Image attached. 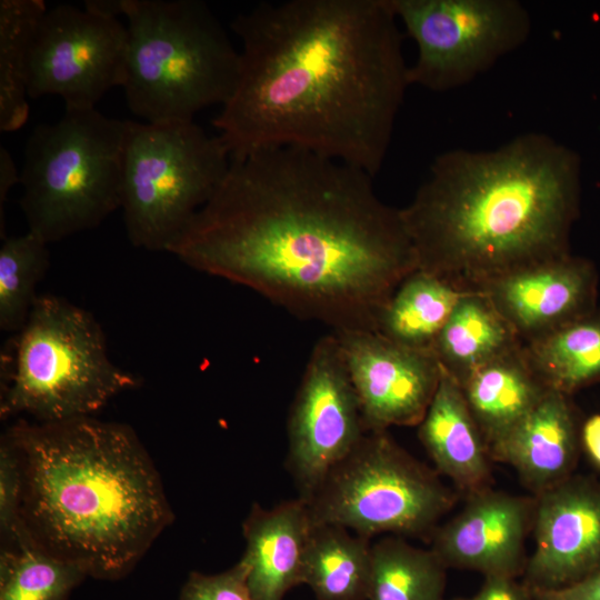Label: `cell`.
Wrapping results in <instances>:
<instances>
[{"instance_id":"1","label":"cell","mask_w":600,"mask_h":600,"mask_svg":"<svg viewBox=\"0 0 600 600\" xmlns=\"http://www.w3.org/2000/svg\"><path fill=\"white\" fill-rule=\"evenodd\" d=\"M372 179L293 147L230 157L169 253L333 332L377 331L418 264L400 209L379 198Z\"/></svg>"},{"instance_id":"2","label":"cell","mask_w":600,"mask_h":600,"mask_svg":"<svg viewBox=\"0 0 600 600\" xmlns=\"http://www.w3.org/2000/svg\"><path fill=\"white\" fill-rule=\"evenodd\" d=\"M391 0L261 2L231 28L234 90L212 120L230 157L293 147L374 177L409 80Z\"/></svg>"},{"instance_id":"3","label":"cell","mask_w":600,"mask_h":600,"mask_svg":"<svg viewBox=\"0 0 600 600\" xmlns=\"http://www.w3.org/2000/svg\"><path fill=\"white\" fill-rule=\"evenodd\" d=\"M579 199V157L526 132L492 150L438 154L400 213L418 269L472 292L570 253Z\"/></svg>"},{"instance_id":"4","label":"cell","mask_w":600,"mask_h":600,"mask_svg":"<svg viewBox=\"0 0 600 600\" xmlns=\"http://www.w3.org/2000/svg\"><path fill=\"white\" fill-rule=\"evenodd\" d=\"M2 436L20 461L24 531L88 577L128 576L172 523L161 477L130 426L20 419Z\"/></svg>"},{"instance_id":"5","label":"cell","mask_w":600,"mask_h":600,"mask_svg":"<svg viewBox=\"0 0 600 600\" xmlns=\"http://www.w3.org/2000/svg\"><path fill=\"white\" fill-rule=\"evenodd\" d=\"M127 19L123 89L146 122L191 121L223 106L239 74L240 52L201 0H122Z\"/></svg>"},{"instance_id":"6","label":"cell","mask_w":600,"mask_h":600,"mask_svg":"<svg viewBox=\"0 0 600 600\" xmlns=\"http://www.w3.org/2000/svg\"><path fill=\"white\" fill-rule=\"evenodd\" d=\"M140 383L112 361L89 311L56 294H39L2 353L0 417L54 422L93 416Z\"/></svg>"},{"instance_id":"7","label":"cell","mask_w":600,"mask_h":600,"mask_svg":"<svg viewBox=\"0 0 600 600\" xmlns=\"http://www.w3.org/2000/svg\"><path fill=\"white\" fill-rule=\"evenodd\" d=\"M128 120L96 108L66 109L38 124L24 148L20 207L49 244L98 227L120 208Z\"/></svg>"},{"instance_id":"8","label":"cell","mask_w":600,"mask_h":600,"mask_svg":"<svg viewBox=\"0 0 600 600\" xmlns=\"http://www.w3.org/2000/svg\"><path fill=\"white\" fill-rule=\"evenodd\" d=\"M229 164L220 137L193 120H128L120 208L131 244L169 252Z\"/></svg>"},{"instance_id":"9","label":"cell","mask_w":600,"mask_h":600,"mask_svg":"<svg viewBox=\"0 0 600 600\" xmlns=\"http://www.w3.org/2000/svg\"><path fill=\"white\" fill-rule=\"evenodd\" d=\"M456 500L438 472L388 431H369L304 501L314 523L340 526L368 539L381 533L429 539Z\"/></svg>"},{"instance_id":"10","label":"cell","mask_w":600,"mask_h":600,"mask_svg":"<svg viewBox=\"0 0 600 600\" xmlns=\"http://www.w3.org/2000/svg\"><path fill=\"white\" fill-rule=\"evenodd\" d=\"M416 43L410 84L446 92L473 81L526 43L532 21L518 0H391Z\"/></svg>"},{"instance_id":"11","label":"cell","mask_w":600,"mask_h":600,"mask_svg":"<svg viewBox=\"0 0 600 600\" xmlns=\"http://www.w3.org/2000/svg\"><path fill=\"white\" fill-rule=\"evenodd\" d=\"M127 26L100 0L58 4L38 22L29 53L28 97L63 99L66 109L94 108L123 86Z\"/></svg>"},{"instance_id":"12","label":"cell","mask_w":600,"mask_h":600,"mask_svg":"<svg viewBox=\"0 0 600 600\" xmlns=\"http://www.w3.org/2000/svg\"><path fill=\"white\" fill-rule=\"evenodd\" d=\"M286 467L308 500L366 433L360 404L336 334L313 346L291 403Z\"/></svg>"},{"instance_id":"13","label":"cell","mask_w":600,"mask_h":600,"mask_svg":"<svg viewBox=\"0 0 600 600\" xmlns=\"http://www.w3.org/2000/svg\"><path fill=\"white\" fill-rule=\"evenodd\" d=\"M333 333L358 396L366 432L419 426L440 381L441 366L434 353L396 343L376 331Z\"/></svg>"},{"instance_id":"14","label":"cell","mask_w":600,"mask_h":600,"mask_svg":"<svg viewBox=\"0 0 600 600\" xmlns=\"http://www.w3.org/2000/svg\"><path fill=\"white\" fill-rule=\"evenodd\" d=\"M534 499L536 546L522 582L553 590L600 569V483L571 476Z\"/></svg>"},{"instance_id":"15","label":"cell","mask_w":600,"mask_h":600,"mask_svg":"<svg viewBox=\"0 0 600 600\" xmlns=\"http://www.w3.org/2000/svg\"><path fill=\"white\" fill-rule=\"evenodd\" d=\"M534 504V497L492 488L468 496L463 509L434 529L429 538L430 549L447 569L478 571L484 577L522 576Z\"/></svg>"},{"instance_id":"16","label":"cell","mask_w":600,"mask_h":600,"mask_svg":"<svg viewBox=\"0 0 600 600\" xmlns=\"http://www.w3.org/2000/svg\"><path fill=\"white\" fill-rule=\"evenodd\" d=\"M481 292L526 343L592 312L598 274L592 262L568 253L504 276Z\"/></svg>"},{"instance_id":"17","label":"cell","mask_w":600,"mask_h":600,"mask_svg":"<svg viewBox=\"0 0 600 600\" xmlns=\"http://www.w3.org/2000/svg\"><path fill=\"white\" fill-rule=\"evenodd\" d=\"M580 427L570 396L549 389L490 449V457L512 466L536 497L573 476Z\"/></svg>"},{"instance_id":"18","label":"cell","mask_w":600,"mask_h":600,"mask_svg":"<svg viewBox=\"0 0 600 600\" xmlns=\"http://www.w3.org/2000/svg\"><path fill=\"white\" fill-rule=\"evenodd\" d=\"M313 526L308 503L299 497L271 509L252 504L242 523L246 549L240 560L248 569L254 600H283L289 590L302 584Z\"/></svg>"},{"instance_id":"19","label":"cell","mask_w":600,"mask_h":600,"mask_svg":"<svg viewBox=\"0 0 600 600\" xmlns=\"http://www.w3.org/2000/svg\"><path fill=\"white\" fill-rule=\"evenodd\" d=\"M418 436L437 472L466 497L491 488V457L459 382L441 367L433 399Z\"/></svg>"},{"instance_id":"20","label":"cell","mask_w":600,"mask_h":600,"mask_svg":"<svg viewBox=\"0 0 600 600\" xmlns=\"http://www.w3.org/2000/svg\"><path fill=\"white\" fill-rule=\"evenodd\" d=\"M459 384L489 452L549 390L530 366L523 344Z\"/></svg>"},{"instance_id":"21","label":"cell","mask_w":600,"mask_h":600,"mask_svg":"<svg viewBox=\"0 0 600 600\" xmlns=\"http://www.w3.org/2000/svg\"><path fill=\"white\" fill-rule=\"evenodd\" d=\"M523 343L484 292L466 293L438 336L432 352L459 383Z\"/></svg>"},{"instance_id":"22","label":"cell","mask_w":600,"mask_h":600,"mask_svg":"<svg viewBox=\"0 0 600 600\" xmlns=\"http://www.w3.org/2000/svg\"><path fill=\"white\" fill-rule=\"evenodd\" d=\"M350 530L314 523L307 546L302 584L318 600H368L372 574L370 539Z\"/></svg>"},{"instance_id":"23","label":"cell","mask_w":600,"mask_h":600,"mask_svg":"<svg viewBox=\"0 0 600 600\" xmlns=\"http://www.w3.org/2000/svg\"><path fill=\"white\" fill-rule=\"evenodd\" d=\"M466 293L437 276L417 269L390 297L376 332L396 343L432 351L438 336Z\"/></svg>"},{"instance_id":"24","label":"cell","mask_w":600,"mask_h":600,"mask_svg":"<svg viewBox=\"0 0 600 600\" xmlns=\"http://www.w3.org/2000/svg\"><path fill=\"white\" fill-rule=\"evenodd\" d=\"M523 351L548 389L571 396L600 382V309L523 343Z\"/></svg>"},{"instance_id":"25","label":"cell","mask_w":600,"mask_h":600,"mask_svg":"<svg viewBox=\"0 0 600 600\" xmlns=\"http://www.w3.org/2000/svg\"><path fill=\"white\" fill-rule=\"evenodd\" d=\"M43 0L0 1V131L13 132L29 118L28 67Z\"/></svg>"},{"instance_id":"26","label":"cell","mask_w":600,"mask_h":600,"mask_svg":"<svg viewBox=\"0 0 600 600\" xmlns=\"http://www.w3.org/2000/svg\"><path fill=\"white\" fill-rule=\"evenodd\" d=\"M447 567L431 549L399 537L372 543L368 600H444Z\"/></svg>"},{"instance_id":"27","label":"cell","mask_w":600,"mask_h":600,"mask_svg":"<svg viewBox=\"0 0 600 600\" xmlns=\"http://www.w3.org/2000/svg\"><path fill=\"white\" fill-rule=\"evenodd\" d=\"M88 574L34 543L26 531L1 547L0 600H67Z\"/></svg>"},{"instance_id":"28","label":"cell","mask_w":600,"mask_h":600,"mask_svg":"<svg viewBox=\"0 0 600 600\" xmlns=\"http://www.w3.org/2000/svg\"><path fill=\"white\" fill-rule=\"evenodd\" d=\"M49 243L28 230L4 237L0 247V329L17 333L38 298L37 286L49 267Z\"/></svg>"},{"instance_id":"29","label":"cell","mask_w":600,"mask_h":600,"mask_svg":"<svg viewBox=\"0 0 600 600\" xmlns=\"http://www.w3.org/2000/svg\"><path fill=\"white\" fill-rule=\"evenodd\" d=\"M22 472L19 458L11 443L1 436L0 441V532L2 547L11 544L22 530L20 517Z\"/></svg>"},{"instance_id":"30","label":"cell","mask_w":600,"mask_h":600,"mask_svg":"<svg viewBox=\"0 0 600 600\" xmlns=\"http://www.w3.org/2000/svg\"><path fill=\"white\" fill-rule=\"evenodd\" d=\"M248 569L239 560L220 573L190 572L179 600H254L248 586Z\"/></svg>"},{"instance_id":"31","label":"cell","mask_w":600,"mask_h":600,"mask_svg":"<svg viewBox=\"0 0 600 600\" xmlns=\"http://www.w3.org/2000/svg\"><path fill=\"white\" fill-rule=\"evenodd\" d=\"M468 600H536L531 590L516 578L504 576L484 577L479 591Z\"/></svg>"},{"instance_id":"32","label":"cell","mask_w":600,"mask_h":600,"mask_svg":"<svg viewBox=\"0 0 600 600\" xmlns=\"http://www.w3.org/2000/svg\"><path fill=\"white\" fill-rule=\"evenodd\" d=\"M531 592L536 600H600V569L570 586Z\"/></svg>"},{"instance_id":"33","label":"cell","mask_w":600,"mask_h":600,"mask_svg":"<svg viewBox=\"0 0 600 600\" xmlns=\"http://www.w3.org/2000/svg\"><path fill=\"white\" fill-rule=\"evenodd\" d=\"M20 181L13 158L3 146L0 147V231L3 238V203L7 201L10 189Z\"/></svg>"},{"instance_id":"34","label":"cell","mask_w":600,"mask_h":600,"mask_svg":"<svg viewBox=\"0 0 600 600\" xmlns=\"http://www.w3.org/2000/svg\"><path fill=\"white\" fill-rule=\"evenodd\" d=\"M581 448L600 468V414L589 417L580 427Z\"/></svg>"},{"instance_id":"35","label":"cell","mask_w":600,"mask_h":600,"mask_svg":"<svg viewBox=\"0 0 600 600\" xmlns=\"http://www.w3.org/2000/svg\"><path fill=\"white\" fill-rule=\"evenodd\" d=\"M453 600H468V599L456 598V599H453Z\"/></svg>"}]
</instances>
